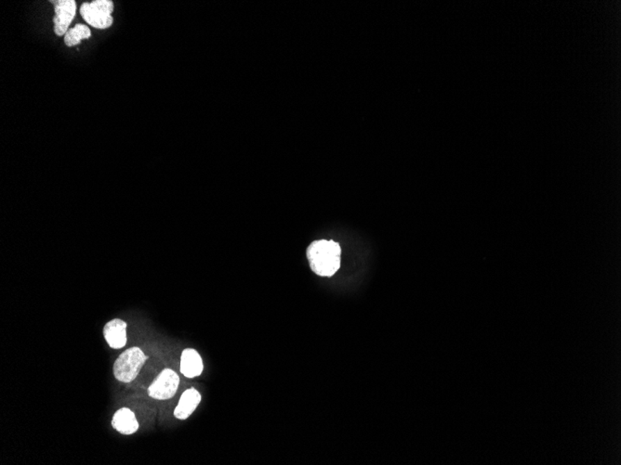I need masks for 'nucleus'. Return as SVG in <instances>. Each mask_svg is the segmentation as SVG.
<instances>
[{
  "mask_svg": "<svg viewBox=\"0 0 621 465\" xmlns=\"http://www.w3.org/2000/svg\"><path fill=\"white\" fill-rule=\"evenodd\" d=\"M306 256L316 275L332 277L341 268V246L334 240H314L308 246Z\"/></svg>",
  "mask_w": 621,
  "mask_h": 465,
  "instance_id": "f257e3e1",
  "label": "nucleus"
},
{
  "mask_svg": "<svg viewBox=\"0 0 621 465\" xmlns=\"http://www.w3.org/2000/svg\"><path fill=\"white\" fill-rule=\"evenodd\" d=\"M147 361V357L139 348H131L118 357L114 364L115 379L123 383H131L135 380Z\"/></svg>",
  "mask_w": 621,
  "mask_h": 465,
  "instance_id": "f03ea898",
  "label": "nucleus"
},
{
  "mask_svg": "<svg viewBox=\"0 0 621 465\" xmlns=\"http://www.w3.org/2000/svg\"><path fill=\"white\" fill-rule=\"evenodd\" d=\"M114 3L111 0H95L92 3H83L80 7V15L90 26L97 29H107L114 23L112 13Z\"/></svg>",
  "mask_w": 621,
  "mask_h": 465,
  "instance_id": "7ed1b4c3",
  "label": "nucleus"
},
{
  "mask_svg": "<svg viewBox=\"0 0 621 465\" xmlns=\"http://www.w3.org/2000/svg\"><path fill=\"white\" fill-rule=\"evenodd\" d=\"M180 384V377L173 370L165 369L149 386V397L157 400H167L173 398Z\"/></svg>",
  "mask_w": 621,
  "mask_h": 465,
  "instance_id": "20e7f679",
  "label": "nucleus"
},
{
  "mask_svg": "<svg viewBox=\"0 0 621 465\" xmlns=\"http://www.w3.org/2000/svg\"><path fill=\"white\" fill-rule=\"evenodd\" d=\"M52 3L55 5L54 32L58 37H62L67 33L69 26L76 16V3L74 0H59L52 1Z\"/></svg>",
  "mask_w": 621,
  "mask_h": 465,
  "instance_id": "39448f33",
  "label": "nucleus"
},
{
  "mask_svg": "<svg viewBox=\"0 0 621 465\" xmlns=\"http://www.w3.org/2000/svg\"><path fill=\"white\" fill-rule=\"evenodd\" d=\"M127 323L122 320L115 319L107 323L104 328V338L110 348L120 350L127 344Z\"/></svg>",
  "mask_w": 621,
  "mask_h": 465,
  "instance_id": "423d86ee",
  "label": "nucleus"
},
{
  "mask_svg": "<svg viewBox=\"0 0 621 465\" xmlns=\"http://www.w3.org/2000/svg\"><path fill=\"white\" fill-rule=\"evenodd\" d=\"M200 393L195 389L186 390L174 411V416L179 420H186L197 409L201 402Z\"/></svg>",
  "mask_w": 621,
  "mask_h": 465,
  "instance_id": "0eeeda50",
  "label": "nucleus"
},
{
  "mask_svg": "<svg viewBox=\"0 0 621 465\" xmlns=\"http://www.w3.org/2000/svg\"><path fill=\"white\" fill-rule=\"evenodd\" d=\"M181 373L187 378H194L202 375L204 365L202 359L197 350L186 348L182 353Z\"/></svg>",
  "mask_w": 621,
  "mask_h": 465,
  "instance_id": "6e6552de",
  "label": "nucleus"
},
{
  "mask_svg": "<svg viewBox=\"0 0 621 465\" xmlns=\"http://www.w3.org/2000/svg\"><path fill=\"white\" fill-rule=\"evenodd\" d=\"M112 426L121 434H132L139 429V423L134 411L128 408H123L115 412L113 417Z\"/></svg>",
  "mask_w": 621,
  "mask_h": 465,
  "instance_id": "1a4fd4ad",
  "label": "nucleus"
},
{
  "mask_svg": "<svg viewBox=\"0 0 621 465\" xmlns=\"http://www.w3.org/2000/svg\"><path fill=\"white\" fill-rule=\"evenodd\" d=\"M92 35L90 29L85 24H76L74 28L69 29L65 35V44L67 47L79 45L80 41L90 38Z\"/></svg>",
  "mask_w": 621,
  "mask_h": 465,
  "instance_id": "9d476101",
  "label": "nucleus"
}]
</instances>
